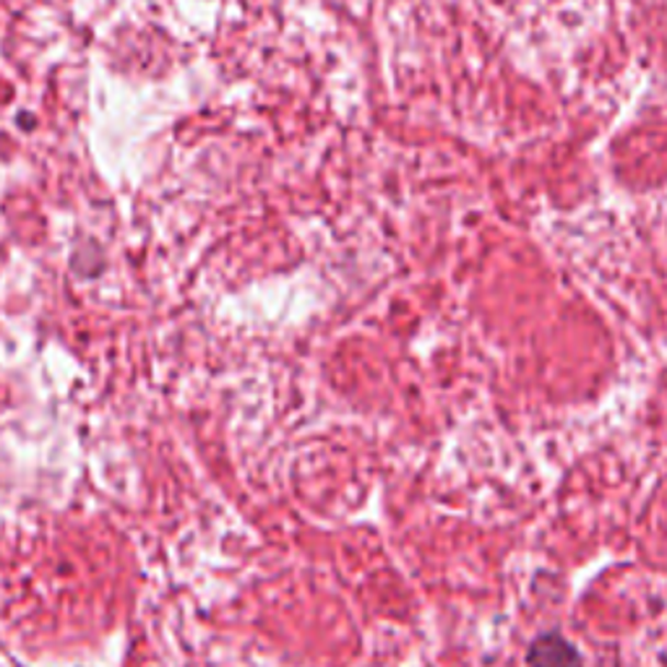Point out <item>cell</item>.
I'll return each mask as SVG.
<instances>
[{"label":"cell","instance_id":"cell-1","mask_svg":"<svg viewBox=\"0 0 667 667\" xmlns=\"http://www.w3.org/2000/svg\"><path fill=\"white\" fill-rule=\"evenodd\" d=\"M527 665L530 667H581V655L579 649L563 638L561 634H540L530 644L527 652Z\"/></svg>","mask_w":667,"mask_h":667}]
</instances>
